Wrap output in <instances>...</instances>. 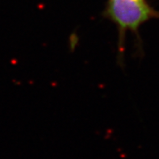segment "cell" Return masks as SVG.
<instances>
[{
    "label": "cell",
    "instance_id": "1",
    "mask_svg": "<svg viewBox=\"0 0 159 159\" xmlns=\"http://www.w3.org/2000/svg\"><path fill=\"white\" fill-rule=\"evenodd\" d=\"M105 19L116 26L118 31V62L124 64L125 40L128 32L138 34L139 28L159 14L149 6L146 0H107L103 12Z\"/></svg>",
    "mask_w": 159,
    "mask_h": 159
}]
</instances>
